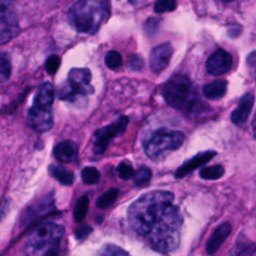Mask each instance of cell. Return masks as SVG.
<instances>
[{
    "label": "cell",
    "instance_id": "6da1fadb",
    "mask_svg": "<svg viewBox=\"0 0 256 256\" xmlns=\"http://www.w3.org/2000/svg\"><path fill=\"white\" fill-rule=\"evenodd\" d=\"M173 200L174 194L169 191H151L135 200L127 212L131 228L164 253L180 244L183 218Z\"/></svg>",
    "mask_w": 256,
    "mask_h": 256
},
{
    "label": "cell",
    "instance_id": "7a4b0ae2",
    "mask_svg": "<svg viewBox=\"0 0 256 256\" xmlns=\"http://www.w3.org/2000/svg\"><path fill=\"white\" fill-rule=\"evenodd\" d=\"M161 93L168 105L192 116L199 115L206 109L205 103L199 98L197 90L186 76L175 75L170 78L164 84Z\"/></svg>",
    "mask_w": 256,
    "mask_h": 256
},
{
    "label": "cell",
    "instance_id": "3957f363",
    "mask_svg": "<svg viewBox=\"0 0 256 256\" xmlns=\"http://www.w3.org/2000/svg\"><path fill=\"white\" fill-rule=\"evenodd\" d=\"M110 16L109 0H78L68 11L70 24L80 33L95 34Z\"/></svg>",
    "mask_w": 256,
    "mask_h": 256
},
{
    "label": "cell",
    "instance_id": "277c9868",
    "mask_svg": "<svg viewBox=\"0 0 256 256\" xmlns=\"http://www.w3.org/2000/svg\"><path fill=\"white\" fill-rule=\"evenodd\" d=\"M64 227L52 222L37 225L28 234L24 252L29 255H57L64 236Z\"/></svg>",
    "mask_w": 256,
    "mask_h": 256
},
{
    "label": "cell",
    "instance_id": "5b68a950",
    "mask_svg": "<svg viewBox=\"0 0 256 256\" xmlns=\"http://www.w3.org/2000/svg\"><path fill=\"white\" fill-rule=\"evenodd\" d=\"M54 87L49 82L39 85L32 106L28 110V124L36 132L43 133L53 127L52 104Z\"/></svg>",
    "mask_w": 256,
    "mask_h": 256
},
{
    "label": "cell",
    "instance_id": "8992f818",
    "mask_svg": "<svg viewBox=\"0 0 256 256\" xmlns=\"http://www.w3.org/2000/svg\"><path fill=\"white\" fill-rule=\"evenodd\" d=\"M185 139L182 132L160 128L144 141V151L153 161L162 159L168 152L174 151L181 147Z\"/></svg>",
    "mask_w": 256,
    "mask_h": 256
},
{
    "label": "cell",
    "instance_id": "52a82bcc",
    "mask_svg": "<svg viewBox=\"0 0 256 256\" xmlns=\"http://www.w3.org/2000/svg\"><path fill=\"white\" fill-rule=\"evenodd\" d=\"M91 78V72L87 68L71 69L66 82L59 89V98L64 101L74 102L79 98L91 95L94 92Z\"/></svg>",
    "mask_w": 256,
    "mask_h": 256
},
{
    "label": "cell",
    "instance_id": "ba28073f",
    "mask_svg": "<svg viewBox=\"0 0 256 256\" xmlns=\"http://www.w3.org/2000/svg\"><path fill=\"white\" fill-rule=\"evenodd\" d=\"M18 19L9 0H0V45H3L19 33Z\"/></svg>",
    "mask_w": 256,
    "mask_h": 256
},
{
    "label": "cell",
    "instance_id": "9c48e42d",
    "mask_svg": "<svg viewBox=\"0 0 256 256\" xmlns=\"http://www.w3.org/2000/svg\"><path fill=\"white\" fill-rule=\"evenodd\" d=\"M127 125H128V118L126 116H121L119 119H117V121L98 129L94 133V138H93L94 154L95 155L102 154L107 148L110 141L114 137L122 134L126 130Z\"/></svg>",
    "mask_w": 256,
    "mask_h": 256
},
{
    "label": "cell",
    "instance_id": "30bf717a",
    "mask_svg": "<svg viewBox=\"0 0 256 256\" xmlns=\"http://www.w3.org/2000/svg\"><path fill=\"white\" fill-rule=\"evenodd\" d=\"M233 65V59L229 52L223 49H217L207 60L206 69L209 74L214 76L222 75L228 72Z\"/></svg>",
    "mask_w": 256,
    "mask_h": 256
},
{
    "label": "cell",
    "instance_id": "8fae6325",
    "mask_svg": "<svg viewBox=\"0 0 256 256\" xmlns=\"http://www.w3.org/2000/svg\"><path fill=\"white\" fill-rule=\"evenodd\" d=\"M173 48L170 43H162L155 46L150 54V68L155 73L162 72L169 64Z\"/></svg>",
    "mask_w": 256,
    "mask_h": 256
},
{
    "label": "cell",
    "instance_id": "7c38bea8",
    "mask_svg": "<svg viewBox=\"0 0 256 256\" xmlns=\"http://www.w3.org/2000/svg\"><path fill=\"white\" fill-rule=\"evenodd\" d=\"M216 154H217V152L212 151V150L211 151H204V152H200V153L196 154L195 156H193L191 159L186 161L183 165H181L177 169V171L175 172V177L176 178L185 177L187 174H189L190 172L194 171L196 168L206 164Z\"/></svg>",
    "mask_w": 256,
    "mask_h": 256
},
{
    "label": "cell",
    "instance_id": "4fadbf2b",
    "mask_svg": "<svg viewBox=\"0 0 256 256\" xmlns=\"http://www.w3.org/2000/svg\"><path fill=\"white\" fill-rule=\"evenodd\" d=\"M254 104V95L252 92L246 93L239 101L237 108L231 114V121L235 125H242L248 119Z\"/></svg>",
    "mask_w": 256,
    "mask_h": 256
},
{
    "label": "cell",
    "instance_id": "5bb4252c",
    "mask_svg": "<svg viewBox=\"0 0 256 256\" xmlns=\"http://www.w3.org/2000/svg\"><path fill=\"white\" fill-rule=\"evenodd\" d=\"M230 232L231 225L229 222H224L221 225H219L206 243V252L209 255L214 254L220 248V246L226 240V238L229 236Z\"/></svg>",
    "mask_w": 256,
    "mask_h": 256
},
{
    "label": "cell",
    "instance_id": "9a60e30c",
    "mask_svg": "<svg viewBox=\"0 0 256 256\" xmlns=\"http://www.w3.org/2000/svg\"><path fill=\"white\" fill-rule=\"evenodd\" d=\"M77 145L72 141H62L53 149L54 157L63 163L72 162L77 157Z\"/></svg>",
    "mask_w": 256,
    "mask_h": 256
},
{
    "label": "cell",
    "instance_id": "2e32d148",
    "mask_svg": "<svg viewBox=\"0 0 256 256\" xmlns=\"http://www.w3.org/2000/svg\"><path fill=\"white\" fill-rule=\"evenodd\" d=\"M227 91V82L225 80H216L203 87V95L210 100L222 98Z\"/></svg>",
    "mask_w": 256,
    "mask_h": 256
},
{
    "label": "cell",
    "instance_id": "e0dca14e",
    "mask_svg": "<svg viewBox=\"0 0 256 256\" xmlns=\"http://www.w3.org/2000/svg\"><path fill=\"white\" fill-rule=\"evenodd\" d=\"M49 173L63 185H72L74 182V174L61 165H50Z\"/></svg>",
    "mask_w": 256,
    "mask_h": 256
},
{
    "label": "cell",
    "instance_id": "ac0fdd59",
    "mask_svg": "<svg viewBox=\"0 0 256 256\" xmlns=\"http://www.w3.org/2000/svg\"><path fill=\"white\" fill-rule=\"evenodd\" d=\"M88 205H89V198L87 196H82L77 200L74 206V211H73L74 220L76 222H80L85 218L88 211Z\"/></svg>",
    "mask_w": 256,
    "mask_h": 256
},
{
    "label": "cell",
    "instance_id": "d6986e66",
    "mask_svg": "<svg viewBox=\"0 0 256 256\" xmlns=\"http://www.w3.org/2000/svg\"><path fill=\"white\" fill-rule=\"evenodd\" d=\"M224 168L221 165H215V166H209L202 168L200 170V177L205 180H215L219 179L224 174Z\"/></svg>",
    "mask_w": 256,
    "mask_h": 256
},
{
    "label": "cell",
    "instance_id": "ffe728a7",
    "mask_svg": "<svg viewBox=\"0 0 256 256\" xmlns=\"http://www.w3.org/2000/svg\"><path fill=\"white\" fill-rule=\"evenodd\" d=\"M117 196H118V189L111 188L108 191H106L105 193H103L98 198V200L96 202V206L98 208L105 209V208L109 207L110 205H112L114 203V201L116 200Z\"/></svg>",
    "mask_w": 256,
    "mask_h": 256
},
{
    "label": "cell",
    "instance_id": "44dd1931",
    "mask_svg": "<svg viewBox=\"0 0 256 256\" xmlns=\"http://www.w3.org/2000/svg\"><path fill=\"white\" fill-rule=\"evenodd\" d=\"M81 178L82 181L87 185L96 184L100 179V173L95 167H85L81 171Z\"/></svg>",
    "mask_w": 256,
    "mask_h": 256
},
{
    "label": "cell",
    "instance_id": "7402d4cb",
    "mask_svg": "<svg viewBox=\"0 0 256 256\" xmlns=\"http://www.w3.org/2000/svg\"><path fill=\"white\" fill-rule=\"evenodd\" d=\"M11 74V63L6 53L0 52V84L6 81Z\"/></svg>",
    "mask_w": 256,
    "mask_h": 256
},
{
    "label": "cell",
    "instance_id": "603a6c76",
    "mask_svg": "<svg viewBox=\"0 0 256 256\" xmlns=\"http://www.w3.org/2000/svg\"><path fill=\"white\" fill-rule=\"evenodd\" d=\"M105 64L111 70L118 69L122 64V57L120 53L114 50L107 52L105 56Z\"/></svg>",
    "mask_w": 256,
    "mask_h": 256
},
{
    "label": "cell",
    "instance_id": "cb8c5ba5",
    "mask_svg": "<svg viewBox=\"0 0 256 256\" xmlns=\"http://www.w3.org/2000/svg\"><path fill=\"white\" fill-rule=\"evenodd\" d=\"M177 0H157L154 5V11L156 13H165L173 11L176 8Z\"/></svg>",
    "mask_w": 256,
    "mask_h": 256
},
{
    "label": "cell",
    "instance_id": "d4e9b609",
    "mask_svg": "<svg viewBox=\"0 0 256 256\" xmlns=\"http://www.w3.org/2000/svg\"><path fill=\"white\" fill-rule=\"evenodd\" d=\"M152 176V172L148 167H141L133 176L136 185H143L147 183Z\"/></svg>",
    "mask_w": 256,
    "mask_h": 256
},
{
    "label": "cell",
    "instance_id": "484cf974",
    "mask_svg": "<svg viewBox=\"0 0 256 256\" xmlns=\"http://www.w3.org/2000/svg\"><path fill=\"white\" fill-rule=\"evenodd\" d=\"M117 172L119 177L124 180H128L132 178L135 174L133 167L127 162H121L117 167Z\"/></svg>",
    "mask_w": 256,
    "mask_h": 256
},
{
    "label": "cell",
    "instance_id": "4316f807",
    "mask_svg": "<svg viewBox=\"0 0 256 256\" xmlns=\"http://www.w3.org/2000/svg\"><path fill=\"white\" fill-rule=\"evenodd\" d=\"M59 66H60V58L57 55L49 56L45 62V70L50 75L55 74Z\"/></svg>",
    "mask_w": 256,
    "mask_h": 256
},
{
    "label": "cell",
    "instance_id": "83f0119b",
    "mask_svg": "<svg viewBox=\"0 0 256 256\" xmlns=\"http://www.w3.org/2000/svg\"><path fill=\"white\" fill-rule=\"evenodd\" d=\"M99 254L100 255H113V256H116V255H127L128 252L125 251L124 249L116 246V245L107 244V245H105L99 251Z\"/></svg>",
    "mask_w": 256,
    "mask_h": 256
},
{
    "label": "cell",
    "instance_id": "f1b7e54d",
    "mask_svg": "<svg viewBox=\"0 0 256 256\" xmlns=\"http://www.w3.org/2000/svg\"><path fill=\"white\" fill-rule=\"evenodd\" d=\"M256 251V245L252 244V243H248L246 242L245 244H243L242 242H238V246L236 247V251H234V254H245V255H250L253 254Z\"/></svg>",
    "mask_w": 256,
    "mask_h": 256
},
{
    "label": "cell",
    "instance_id": "f546056e",
    "mask_svg": "<svg viewBox=\"0 0 256 256\" xmlns=\"http://www.w3.org/2000/svg\"><path fill=\"white\" fill-rule=\"evenodd\" d=\"M247 67L250 75L256 82V50L247 56Z\"/></svg>",
    "mask_w": 256,
    "mask_h": 256
},
{
    "label": "cell",
    "instance_id": "4dcf8cb0",
    "mask_svg": "<svg viewBox=\"0 0 256 256\" xmlns=\"http://www.w3.org/2000/svg\"><path fill=\"white\" fill-rule=\"evenodd\" d=\"M143 64H144L143 59L138 55H134V56L130 57L128 66H129V69H131L133 71H138V70L142 69Z\"/></svg>",
    "mask_w": 256,
    "mask_h": 256
},
{
    "label": "cell",
    "instance_id": "1f68e13d",
    "mask_svg": "<svg viewBox=\"0 0 256 256\" xmlns=\"http://www.w3.org/2000/svg\"><path fill=\"white\" fill-rule=\"evenodd\" d=\"M91 231H92V228H91L89 225H82V226H80L79 228L76 229V231H75V236H76L78 239H83V238H85Z\"/></svg>",
    "mask_w": 256,
    "mask_h": 256
},
{
    "label": "cell",
    "instance_id": "d6a6232c",
    "mask_svg": "<svg viewBox=\"0 0 256 256\" xmlns=\"http://www.w3.org/2000/svg\"><path fill=\"white\" fill-rule=\"evenodd\" d=\"M252 130H253V135H254V138L256 139V115L254 117V120L252 122Z\"/></svg>",
    "mask_w": 256,
    "mask_h": 256
},
{
    "label": "cell",
    "instance_id": "836d02e7",
    "mask_svg": "<svg viewBox=\"0 0 256 256\" xmlns=\"http://www.w3.org/2000/svg\"><path fill=\"white\" fill-rule=\"evenodd\" d=\"M225 1H232V0H225Z\"/></svg>",
    "mask_w": 256,
    "mask_h": 256
}]
</instances>
